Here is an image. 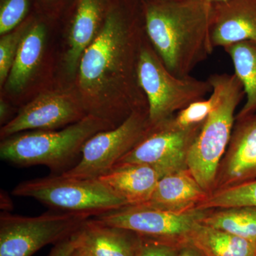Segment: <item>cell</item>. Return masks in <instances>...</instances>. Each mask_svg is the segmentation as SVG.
Instances as JSON below:
<instances>
[{
    "label": "cell",
    "mask_w": 256,
    "mask_h": 256,
    "mask_svg": "<svg viewBox=\"0 0 256 256\" xmlns=\"http://www.w3.org/2000/svg\"><path fill=\"white\" fill-rule=\"evenodd\" d=\"M12 112L10 107L9 100L1 96L0 98V124L2 127L12 120Z\"/></svg>",
    "instance_id": "obj_29"
},
{
    "label": "cell",
    "mask_w": 256,
    "mask_h": 256,
    "mask_svg": "<svg viewBox=\"0 0 256 256\" xmlns=\"http://www.w3.org/2000/svg\"><path fill=\"white\" fill-rule=\"evenodd\" d=\"M112 1L75 0L60 23L66 38L62 68L69 84H74L82 54L100 32Z\"/></svg>",
    "instance_id": "obj_12"
},
{
    "label": "cell",
    "mask_w": 256,
    "mask_h": 256,
    "mask_svg": "<svg viewBox=\"0 0 256 256\" xmlns=\"http://www.w3.org/2000/svg\"><path fill=\"white\" fill-rule=\"evenodd\" d=\"M75 0H36L38 12L50 20L62 23Z\"/></svg>",
    "instance_id": "obj_27"
},
{
    "label": "cell",
    "mask_w": 256,
    "mask_h": 256,
    "mask_svg": "<svg viewBox=\"0 0 256 256\" xmlns=\"http://www.w3.org/2000/svg\"><path fill=\"white\" fill-rule=\"evenodd\" d=\"M233 62L235 75L240 80L246 100L236 116L242 118L256 112V43L246 41L224 48Z\"/></svg>",
    "instance_id": "obj_20"
},
{
    "label": "cell",
    "mask_w": 256,
    "mask_h": 256,
    "mask_svg": "<svg viewBox=\"0 0 256 256\" xmlns=\"http://www.w3.org/2000/svg\"><path fill=\"white\" fill-rule=\"evenodd\" d=\"M173 117L151 127L146 137L118 163L151 165L164 176L188 169V151L204 122L182 128L175 124Z\"/></svg>",
    "instance_id": "obj_11"
},
{
    "label": "cell",
    "mask_w": 256,
    "mask_h": 256,
    "mask_svg": "<svg viewBox=\"0 0 256 256\" xmlns=\"http://www.w3.org/2000/svg\"><path fill=\"white\" fill-rule=\"evenodd\" d=\"M116 128L92 114L60 130H32L2 140L0 156L14 166L42 165L63 174L78 162L82 146L96 133Z\"/></svg>",
    "instance_id": "obj_3"
},
{
    "label": "cell",
    "mask_w": 256,
    "mask_h": 256,
    "mask_svg": "<svg viewBox=\"0 0 256 256\" xmlns=\"http://www.w3.org/2000/svg\"><path fill=\"white\" fill-rule=\"evenodd\" d=\"M150 128L148 108L134 111L117 127L92 136L82 146L78 162L60 174L79 178H100L132 150Z\"/></svg>",
    "instance_id": "obj_8"
},
{
    "label": "cell",
    "mask_w": 256,
    "mask_h": 256,
    "mask_svg": "<svg viewBox=\"0 0 256 256\" xmlns=\"http://www.w3.org/2000/svg\"><path fill=\"white\" fill-rule=\"evenodd\" d=\"M35 14L28 18L18 28L1 36L0 38V86L1 88L8 78L23 37L26 30H28Z\"/></svg>",
    "instance_id": "obj_24"
},
{
    "label": "cell",
    "mask_w": 256,
    "mask_h": 256,
    "mask_svg": "<svg viewBox=\"0 0 256 256\" xmlns=\"http://www.w3.org/2000/svg\"><path fill=\"white\" fill-rule=\"evenodd\" d=\"M255 180L256 112L236 119L228 148L218 166L213 192Z\"/></svg>",
    "instance_id": "obj_14"
},
{
    "label": "cell",
    "mask_w": 256,
    "mask_h": 256,
    "mask_svg": "<svg viewBox=\"0 0 256 256\" xmlns=\"http://www.w3.org/2000/svg\"><path fill=\"white\" fill-rule=\"evenodd\" d=\"M206 1L210 2V4H214V3L220 2L225 1V0H206Z\"/></svg>",
    "instance_id": "obj_33"
},
{
    "label": "cell",
    "mask_w": 256,
    "mask_h": 256,
    "mask_svg": "<svg viewBox=\"0 0 256 256\" xmlns=\"http://www.w3.org/2000/svg\"><path fill=\"white\" fill-rule=\"evenodd\" d=\"M208 195L190 170L184 169L160 178L150 200L140 206L183 213L196 210Z\"/></svg>",
    "instance_id": "obj_18"
},
{
    "label": "cell",
    "mask_w": 256,
    "mask_h": 256,
    "mask_svg": "<svg viewBox=\"0 0 256 256\" xmlns=\"http://www.w3.org/2000/svg\"><path fill=\"white\" fill-rule=\"evenodd\" d=\"M178 256H203L201 252L192 246L191 244H186L180 248Z\"/></svg>",
    "instance_id": "obj_30"
},
{
    "label": "cell",
    "mask_w": 256,
    "mask_h": 256,
    "mask_svg": "<svg viewBox=\"0 0 256 256\" xmlns=\"http://www.w3.org/2000/svg\"><path fill=\"white\" fill-rule=\"evenodd\" d=\"M207 80L212 86L214 107L190 148L186 164L197 182L210 194L232 137L236 110L246 94L234 74H214Z\"/></svg>",
    "instance_id": "obj_4"
},
{
    "label": "cell",
    "mask_w": 256,
    "mask_h": 256,
    "mask_svg": "<svg viewBox=\"0 0 256 256\" xmlns=\"http://www.w3.org/2000/svg\"><path fill=\"white\" fill-rule=\"evenodd\" d=\"M88 116L73 84L43 90L20 108L14 118L1 127L2 140L32 130L64 128Z\"/></svg>",
    "instance_id": "obj_9"
},
{
    "label": "cell",
    "mask_w": 256,
    "mask_h": 256,
    "mask_svg": "<svg viewBox=\"0 0 256 256\" xmlns=\"http://www.w3.org/2000/svg\"><path fill=\"white\" fill-rule=\"evenodd\" d=\"M208 210H194L174 213L144 206H128L95 216L104 223L132 230L140 236L178 246L188 237Z\"/></svg>",
    "instance_id": "obj_10"
},
{
    "label": "cell",
    "mask_w": 256,
    "mask_h": 256,
    "mask_svg": "<svg viewBox=\"0 0 256 256\" xmlns=\"http://www.w3.org/2000/svg\"><path fill=\"white\" fill-rule=\"evenodd\" d=\"M76 248L89 256H136L141 237L132 230L88 218L72 236Z\"/></svg>",
    "instance_id": "obj_16"
},
{
    "label": "cell",
    "mask_w": 256,
    "mask_h": 256,
    "mask_svg": "<svg viewBox=\"0 0 256 256\" xmlns=\"http://www.w3.org/2000/svg\"><path fill=\"white\" fill-rule=\"evenodd\" d=\"M60 25L38 12L34 14L2 86L3 96H8V100L18 98L32 87L46 60L50 32Z\"/></svg>",
    "instance_id": "obj_13"
},
{
    "label": "cell",
    "mask_w": 256,
    "mask_h": 256,
    "mask_svg": "<svg viewBox=\"0 0 256 256\" xmlns=\"http://www.w3.org/2000/svg\"><path fill=\"white\" fill-rule=\"evenodd\" d=\"M37 12L36 0H0V35L13 31Z\"/></svg>",
    "instance_id": "obj_23"
},
{
    "label": "cell",
    "mask_w": 256,
    "mask_h": 256,
    "mask_svg": "<svg viewBox=\"0 0 256 256\" xmlns=\"http://www.w3.org/2000/svg\"><path fill=\"white\" fill-rule=\"evenodd\" d=\"M215 104V98L210 92V98L192 102L185 108L178 111L173 117L174 122L182 128H190L202 124L206 120Z\"/></svg>",
    "instance_id": "obj_25"
},
{
    "label": "cell",
    "mask_w": 256,
    "mask_h": 256,
    "mask_svg": "<svg viewBox=\"0 0 256 256\" xmlns=\"http://www.w3.org/2000/svg\"><path fill=\"white\" fill-rule=\"evenodd\" d=\"M238 206L256 207V180L213 192L196 210H210Z\"/></svg>",
    "instance_id": "obj_22"
},
{
    "label": "cell",
    "mask_w": 256,
    "mask_h": 256,
    "mask_svg": "<svg viewBox=\"0 0 256 256\" xmlns=\"http://www.w3.org/2000/svg\"><path fill=\"white\" fill-rule=\"evenodd\" d=\"M210 38L214 48L250 41L256 43V0L214 3Z\"/></svg>",
    "instance_id": "obj_15"
},
{
    "label": "cell",
    "mask_w": 256,
    "mask_h": 256,
    "mask_svg": "<svg viewBox=\"0 0 256 256\" xmlns=\"http://www.w3.org/2000/svg\"><path fill=\"white\" fill-rule=\"evenodd\" d=\"M146 37L142 0H114L73 84L88 114L117 127L134 111L148 108L137 74Z\"/></svg>",
    "instance_id": "obj_1"
},
{
    "label": "cell",
    "mask_w": 256,
    "mask_h": 256,
    "mask_svg": "<svg viewBox=\"0 0 256 256\" xmlns=\"http://www.w3.org/2000/svg\"><path fill=\"white\" fill-rule=\"evenodd\" d=\"M148 40L170 73L188 76L212 54V4L206 0H142Z\"/></svg>",
    "instance_id": "obj_2"
},
{
    "label": "cell",
    "mask_w": 256,
    "mask_h": 256,
    "mask_svg": "<svg viewBox=\"0 0 256 256\" xmlns=\"http://www.w3.org/2000/svg\"><path fill=\"white\" fill-rule=\"evenodd\" d=\"M164 175L154 166L139 163H118L98 178L122 198L128 206L144 204Z\"/></svg>",
    "instance_id": "obj_17"
},
{
    "label": "cell",
    "mask_w": 256,
    "mask_h": 256,
    "mask_svg": "<svg viewBox=\"0 0 256 256\" xmlns=\"http://www.w3.org/2000/svg\"><path fill=\"white\" fill-rule=\"evenodd\" d=\"M75 249V242L72 237H70L56 244L48 256H70Z\"/></svg>",
    "instance_id": "obj_28"
},
{
    "label": "cell",
    "mask_w": 256,
    "mask_h": 256,
    "mask_svg": "<svg viewBox=\"0 0 256 256\" xmlns=\"http://www.w3.org/2000/svg\"><path fill=\"white\" fill-rule=\"evenodd\" d=\"M188 244L203 256H256V242L207 226L201 222L190 234Z\"/></svg>",
    "instance_id": "obj_19"
},
{
    "label": "cell",
    "mask_w": 256,
    "mask_h": 256,
    "mask_svg": "<svg viewBox=\"0 0 256 256\" xmlns=\"http://www.w3.org/2000/svg\"><path fill=\"white\" fill-rule=\"evenodd\" d=\"M70 256H89L86 255V254H84L80 250H78V249L76 248L75 250L73 252H72V255Z\"/></svg>",
    "instance_id": "obj_32"
},
{
    "label": "cell",
    "mask_w": 256,
    "mask_h": 256,
    "mask_svg": "<svg viewBox=\"0 0 256 256\" xmlns=\"http://www.w3.org/2000/svg\"><path fill=\"white\" fill-rule=\"evenodd\" d=\"M201 223L256 242V207L210 210Z\"/></svg>",
    "instance_id": "obj_21"
},
{
    "label": "cell",
    "mask_w": 256,
    "mask_h": 256,
    "mask_svg": "<svg viewBox=\"0 0 256 256\" xmlns=\"http://www.w3.org/2000/svg\"><path fill=\"white\" fill-rule=\"evenodd\" d=\"M141 237L136 256H178L183 246L161 242L156 239Z\"/></svg>",
    "instance_id": "obj_26"
},
{
    "label": "cell",
    "mask_w": 256,
    "mask_h": 256,
    "mask_svg": "<svg viewBox=\"0 0 256 256\" xmlns=\"http://www.w3.org/2000/svg\"><path fill=\"white\" fill-rule=\"evenodd\" d=\"M16 196L30 197L53 210L98 216L127 206L126 202L98 178L50 174L26 180L15 186Z\"/></svg>",
    "instance_id": "obj_6"
},
{
    "label": "cell",
    "mask_w": 256,
    "mask_h": 256,
    "mask_svg": "<svg viewBox=\"0 0 256 256\" xmlns=\"http://www.w3.org/2000/svg\"><path fill=\"white\" fill-rule=\"evenodd\" d=\"M13 204L11 198L4 190L1 192V210L2 212H10L12 210Z\"/></svg>",
    "instance_id": "obj_31"
},
{
    "label": "cell",
    "mask_w": 256,
    "mask_h": 256,
    "mask_svg": "<svg viewBox=\"0 0 256 256\" xmlns=\"http://www.w3.org/2000/svg\"><path fill=\"white\" fill-rule=\"evenodd\" d=\"M90 217L57 210L33 217L2 212L0 256H32L47 245L70 238Z\"/></svg>",
    "instance_id": "obj_7"
},
{
    "label": "cell",
    "mask_w": 256,
    "mask_h": 256,
    "mask_svg": "<svg viewBox=\"0 0 256 256\" xmlns=\"http://www.w3.org/2000/svg\"><path fill=\"white\" fill-rule=\"evenodd\" d=\"M138 79L146 96L151 127L171 118L192 102L205 99L212 92L208 80L188 76L180 78L170 73L144 38L138 64Z\"/></svg>",
    "instance_id": "obj_5"
}]
</instances>
